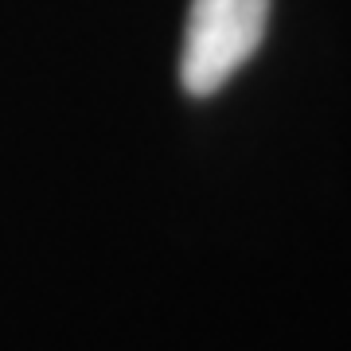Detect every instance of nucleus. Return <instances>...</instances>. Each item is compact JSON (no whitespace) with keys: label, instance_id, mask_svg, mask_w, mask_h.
Returning <instances> with one entry per match:
<instances>
[{"label":"nucleus","instance_id":"1","mask_svg":"<svg viewBox=\"0 0 351 351\" xmlns=\"http://www.w3.org/2000/svg\"><path fill=\"white\" fill-rule=\"evenodd\" d=\"M274 0H191L180 86L191 98H211L250 63L269 27Z\"/></svg>","mask_w":351,"mask_h":351}]
</instances>
